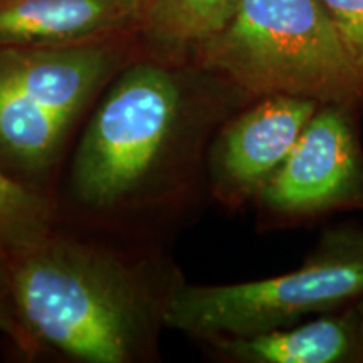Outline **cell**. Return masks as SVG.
<instances>
[{
	"instance_id": "5b68a950",
	"label": "cell",
	"mask_w": 363,
	"mask_h": 363,
	"mask_svg": "<svg viewBox=\"0 0 363 363\" xmlns=\"http://www.w3.org/2000/svg\"><path fill=\"white\" fill-rule=\"evenodd\" d=\"M103 40L76 45H0V157L39 174L115 71Z\"/></svg>"
},
{
	"instance_id": "7a4b0ae2",
	"label": "cell",
	"mask_w": 363,
	"mask_h": 363,
	"mask_svg": "<svg viewBox=\"0 0 363 363\" xmlns=\"http://www.w3.org/2000/svg\"><path fill=\"white\" fill-rule=\"evenodd\" d=\"M17 315L35 345L84 363L155 355L167 299L182 276L158 262L52 233L9 259Z\"/></svg>"
},
{
	"instance_id": "8fae6325",
	"label": "cell",
	"mask_w": 363,
	"mask_h": 363,
	"mask_svg": "<svg viewBox=\"0 0 363 363\" xmlns=\"http://www.w3.org/2000/svg\"><path fill=\"white\" fill-rule=\"evenodd\" d=\"M51 233V202L0 170V252L11 259Z\"/></svg>"
},
{
	"instance_id": "3957f363",
	"label": "cell",
	"mask_w": 363,
	"mask_h": 363,
	"mask_svg": "<svg viewBox=\"0 0 363 363\" xmlns=\"http://www.w3.org/2000/svg\"><path fill=\"white\" fill-rule=\"evenodd\" d=\"M194 56L251 99L363 106V78L321 0H238L224 29Z\"/></svg>"
},
{
	"instance_id": "5bb4252c",
	"label": "cell",
	"mask_w": 363,
	"mask_h": 363,
	"mask_svg": "<svg viewBox=\"0 0 363 363\" xmlns=\"http://www.w3.org/2000/svg\"><path fill=\"white\" fill-rule=\"evenodd\" d=\"M357 310L360 313V320H362V326H363V296L357 301Z\"/></svg>"
},
{
	"instance_id": "ba28073f",
	"label": "cell",
	"mask_w": 363,
	"mask_h": 363,
	"mask_svg": "<svg viewBox=\"0 0 363 363\" xmlns=\"http://www.w3.org/2000/svg\"><path fill=\"white\" fill-rule=\"evenodd\" d=\"M202 343L227 363H363V326L357 303L284 328Z\"/></svg>"
},
{
	"instance_id": "277c9868",
	"label": "cell",
	"mask_w": 363,
	"mask_h": 363,
	"mask_svg": "<svg viewBox=\"0 0 363 363\" xmlns=\"http://www.w3.org/2000/svg\"><path fill=\"white\" fill-rule=\"evenodd\" d=\"M363 296V225H331L296 269L234 284L174 286L165 328L199 342L284 328Z\"/></svg>"
},
{
	"instance_id": "4fadbf2b",
	"label": "cell",
	"mask_w": 363,
	"mask_h": 363,
	"mask_svg": "<svg viewBox=\"0 0 363 363\" xmlns=\"http://www.w3.org/2000/svg\"><path fill=\"white\" fill-rule=\"evenodd\" d=\"M0 331L6 333L17 347H21L27 353H34L38 348V345L22 326L21 318L17 315L12 294L11 264L4 252H0Z\"/></svg>"
},
{
	"instance_id": "7c38bea8",
	"label": "cell",
	"mask_w": 363,
	"mask_h": 363,
	"mask_svg": "<svg viewBox=\"0 0 363 363\" xmlns=\"http://www.w3.org/2000/svg\"><path fill=\"white\" fill-rule=\"evenodd\" d=\"M363 78V0H321Z\"/></svg>"
},
{
	"instance_id": "6da1fadb",
	"label": "cell",
	"mask_w": 363,
	"mask_h": 363,
	"mask_svg": "<svg viewBox=\"0 0 363 363\" xmlns=\"http://www.w3.org/2000/svg\"><path fill=\"white\" fill-rule=\"evenodd\" d=\"M249 101L199 65L187 71L165 61L135 62L86 126L72 162V192L94 208H177L206 174L212 136Z\"/></svg>"
},
{
	"instance_id": "8992f818",
	"label": "cell",
	"mask_w": 363,
	"mask_h": 363,
	"mask_svg": "<svg viewBox=\"0 0 363 363\" xmlns=\"http://www.w3.org/2000/svg\"><path fill=\"white\" fill-rule=\"evenodd\" d=\"M362 115L358 104L318 106L252 203L257 229H298L342 212H363Z\"/></svg>"
},
{
	"instance_id": "52a82bcc",
	"label": "cell",
	"mask_w": 363,
	"mask_h": 363,
	"mask_svg": "<svg viewBox=\"0 0 363 363\" xmlns=\"http://www.w3.org/2000/svg\"><path fill=\"white\" fill-rule=\"evenodd\" d=\"M318 106L313 99L272 94L252 99L227 118L207 150L211 197L229 212L252 207Z\"/></svg>"
},
{
	"instance_id": "9c48e42d",
	"label": "cell",
	"mask_w": 363,
	"mask_h": 363,
	"mask_svg": "<svg viewBox=\"0 0 363 363\" xmlns=\"http://www.w3.org/2000/svg\"><path fill=\"white\" fill-rule=\"evenodd\" d=\"M143 0H0V45H76L142 24Z\"/></svg>"
},
{
	"instance_id": "30bf717a",
	"label": "cell",
	"mask_w": 363,
	"mask_h": 363,
	"mask_svg": "<svg viewBox=\"0 0 363 363\" xmlns=\"http://www.w3.org/2000/svg\"><path fill=\"white\" fill-rule=\"evenodd\" d=\"M235 6L238 0H143L140 27L177 61L219 34Z\"/></svg>"
}]
</instances>
